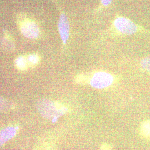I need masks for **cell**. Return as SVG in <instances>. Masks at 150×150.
I'll return each mask as SVG.
<instances>
[{
	"label": "cell",
	"instance_id": "obj_1",
	"mask_svg": "<svg viewBox=\"0 0 150 150\" xmlns=\"http://www.w3.org/2000/svg\"><path fill=\"white\" fill-rule=\"evenodd\" d=\"M36 107L43 117L47 119L62 116L67 111V108L62 105L47 99L40 100Z\"/></svg>",
	"mask_w": 150,
	"mask_h": 150
},
{
	"label": "cell",
	"instance_id": "obj_2",
	"mask_svg": "<svg viewBox=\"0 0 150 150\" xmlns=\"http://www.w3.org/2000/svg\"><path fill=\"white\" fill-rule=\"evenodd\" d=\"M20 30L22 35L28 38H36L40 35V30L37 24L30 19H22L20 22Z\"/></svg>",
	"mask_w": 150,
	"mask_h": 150
},
{
	"label": "cell",
	"instance_id": "obj_3",
	"mask_svg": "<svg viewBox=\"0 0 150 150\" xmlns=\"http://www.w3.org/2000/svg\"><path fill=\"white\" fill-rule=\"evenodd\" d=\"M113 81L112 76L104 72L96 73L92 77L91 85L96 88H103L112 84Z\"/></svg>",
	"mask_w": 150,
	"mask_h": 150
},
{
	"label": "cell",
	"instance_id": "obj_4",
	"mask_svg": "<svg viewBox=\"0 0 150 150\" xmlns=\"http://www.w3.org/2000/svg\"><path fill=\"white\" fill-rule=\"evenodd\" d=\"M114 24L120 32L126 35H132L137 30V27L134 23L125 17L117 18Z\"/></svg>",
	"mask_w": 150,
	"mask_h": 150
},
{
	"label": "cell",
	"instance_id": "obj_5",
	"mask_svg": "<svg viewBox=\"0 0 150 150\" xmlns=\"http://www.w3.org/2000/svg\"><path fill=\"white\" fill-rule=\"evenodd\" d=\"M59 31L61 38L64 43H66L69 38L70 25L67 16L64 13H61L58 23Z\"/></svg>",
	"mask_w": 150,
	"mask_h": 150
},
{
	"label": "cell",
	"instance_id": "obj_6",
	"mask_svg": "<svg viewBox=\"0 0 150 150\" xmlns=\"http://www.w3.org/2000/svg\"><path fill=\"white\" fill-rule=\"evenodd\" d=\"M0 47L6 52H11L15 49V43L13 38L8 32L5 31L4 36L1 38Z\"/></svg>",
	"mask_w": 150,
	"mask_h": 150
},
{
	"label": "cell",
	"instance_id": "obj_7",
	"mask_svg": "<svg viewBox=\"0 0 150 150\" xmlns=\"http://www.w3.org/2000/svg\"><path fill=\"white\" fill-rule=\"evenodd\" d=\"M16 134V129L8 127L0 131V147L8 140L13 138Z\"/></svg>",
	"mask_w": 150,
	"mask_h": 150
},
{
	"label": "cell",
	"instance_id": "obj_8",
	"mask_svg": "<svg viewBox=\"0 0 150 150\" xmlns=\"http://www.w3.org/2000/svg\"><path fill=\"white\" fill-rule=\"evenodd\" d=\"M139 134L144 139H150V120H147L141 123Z\"/></svg>",
	"mask_w": 150,
	"mask_h": 150
},
{
	"label": "cell",
	"instance_id": "obj_9",
	"mask_svg": "<svg viewBox=\"0 0 150 150\" xmlns=\"http://www.w3.org/2000/svg\"><path fill=\"white\" fill-rule=\"evenodd\" d=\"M15 64L17 69L20 71H25L26 70L28 66L27 59L23 56H20L16 59Z\"/></svg>",
	"mask_w": 150,
	"mask_h": 150
},
{
	"label": "cell",
	"instance_id": "obj_10",
	"mask_svg": "<svg viewBox=\"0 0 150 150\" xmlns=\"http://www.w3.org/2000/svg\"><path fill=\"white\" fill-rule=\"evenodd\" d=\"M27 61L28 65L31 66H34L38 64V62L40 61V57L38 55L36 54H30L27 57Z\"/></svg>",
	"mask_w": 150,
	"mask_h": 150
},
{
	"label": "cell",
	"instance_id": "obj_11",
	"mask_svg": "<svg viewBox=\"0 0 150 150\" xmlns=\"http://www.w3.org/2000/svg\"><path fill=\"white\" fill-rule=\"evenodd\" d=\"M11 107V103L5 98L0 97V111H7Z\"/></svg>",
	"mask_w": 150,
	"mask_h": 150
},
{
	"label": "cell",
	"instance_id": "obj_12",
	"mask_svg": "<svg viewBox=\"0 0 150 150\" xmlns=\"http://www.w3.org/2000/svg\"><path fill=\"white\" fill-rule=\"evenodd\" d=\"M141 66L144 70L150 72V56L145 58L141 62Z\"/></svg>",
	"mask_w": 150,
	"mask_h": 150
},
{
	"label": "cell",
	"instance_id": "obj_13",
	"mask_svg": "<svg viewBox=\"0 0 150 150\" xmlns=\"http://www.w3.org/2000/svg\"><path fill=\"white\" fill-rule=\"evenodd\" d=\"M112 0H101L102 4L104 6L108 5L109 4H111Z\"/></svg>",
	"mask_w": 150,
	"mask_h": 150
},
{
	"label": "cell",
	"instance_id": "obj_14",
	"mask_svg": "<svg viewBox=\"0 0 150 150\" xmlns=\"http://www.w3.org/2000/svg\"><path fill=\"white\" fill-rule=\"evenodd\" d=\"M101 150H111L110 147L107 145H103L101 148Z\"/></svg>",
	"mask_w": 150,
	"mask_h": 150
}]
</instances>
